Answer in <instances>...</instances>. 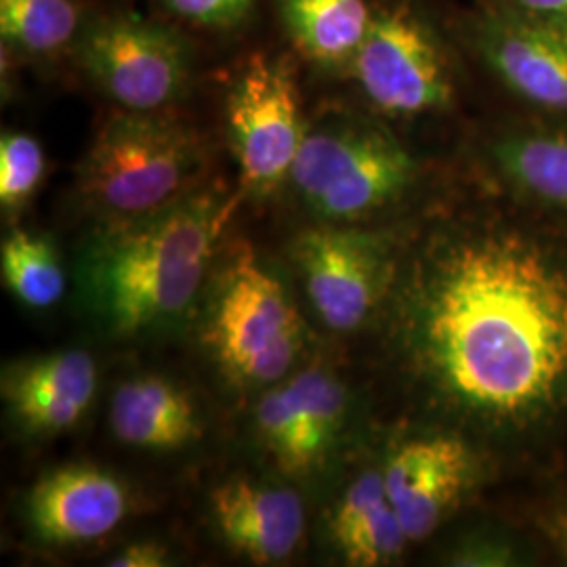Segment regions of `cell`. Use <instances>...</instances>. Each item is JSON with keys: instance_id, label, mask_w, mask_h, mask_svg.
I'll return each mask as SVG.
<instances>
[{"instance_id": "1", "label": "cell", "mask_w": 567, "mask_h": 567, "mask_svg": "<svg viewBox=\"0 0 567 567\" xmlns=\"http://www.w3.org/2000/svg\"><path fill=\"white\" fill-rule=\"evenodd\" d=\"M431 389L473 423L527 433L567 408V250L517 225L437 238L405 288Z\"/></svg>"}, {"instance_id": "2", "label": "cell", "mask_w": 567, "mask_h": 567, "mask_svg": "<svg viewBox=\"0 0 567 567\" xmlns=\"http://www.w3.org/2000/svg\"><path fill=\"white\" fill-rule=\"evenodd\" d=\"M217 231L219 203L206 192H189L105 231L86 267L103 322L126 337L182 313L203 284Z\"/></svg>"}, {"instance_id": "3", "label": "cell", "mask_w": 567, "mask_h": 567, "mask_svg": "<svg viewBox=\"0 0 567 567\" xmlns=\"http://www.w3.org/2000/svg\"><path fill=\"white\" fill-rule=\"evenodd\" d=\"M204 143L185 122L161 112L112 116L79 168L84 198L131 219L182 198L203 173Z\"/></svg>"}, {"instance_id": "4", "label": "cell", "mask_w": 567, "mask_h": 567, "mask_svg": "<svg viewBox=\"0 0 567 567\" xmlns=\"http://www.w3.org/2000/svg\"><path fill=\"white\" fill-rule=\"evenodd\" d=\"M416 163L377 122L330 116L305 131L288 179L326 221H360L412 187Z\"/></svg>"}, {"instance_id": "5", "label": "cell", "mask_w": 567, "mask_h": 567, "mask_svg": "<svg viewBox=\"0 0 567 567\" xmlns=\"http://www.w3.org/2000/svg\"><path fill=\"white\" fill-rule=\"evenodd\" d=\"M72 55L112 102L161 112L185 93L194 53L177 28L116 11L84 20Z\"/></svg>"}, {"instance_id": "6", "label": "cell", "mask_w": 567, "mask_h": 567, "mask_svg": "<svg viewBox=\"0 0 567 567\" xmlns=\"http://www.w3.org/2000/svg\"><path fill=\"white\" fill-rule=\"evenodd\" d=\"M301 318L282 284L244 248L231 265L206 341L217 362L240 385L280 381L301 349Z\"/></svg>"}, {"instance_id": "7", "label": "cell", "mask_w": 567, "mask_h": 567, "mask_svg": "<svg viewBox=\"0 0 567 567\" xmlns=\"http://www.w3.org/2000/svg\"><path fill=\"white\" fill-rule=\"evenodd\" d=\"M227 128L248 189L264 194L288 179L307 128L297 82L284 61L248 60L227 95Z\"/></svg>"}, {"instance_id": "8", "label": "cell", "mask_w": 567, "mask_h": 567, "mask_svg": "<svg viewBox=\"0 0 567 567\" xmlns=\"http://www.w3.org/2000/svg\"><path fill=\"white\" fill-rule=\"evenodd\" d=\"M349 72L385 114L414 116L452 102V82L437 42L405 11L372 16Z\"/></svg>"}, {"instance_id": "9", "label": "cell", "mask_w": 567, "mask_h": 567, "mask_svg": "<svg viewBox=\"0 0 567 567\" xmlns=\"http://www.w3.org/2000/svg\"><path fill=\"white\" fill-rule=\"evenodd\" d=\"M292 259L328 328L349 332L364 324L385 286V252L379 238L358 229L318 227L295 240Z\"/></svg>"}, {"instance_id": "10", "label": "cell", "mask_w": 567, "mask_h": 567, "mask_svg": "<svg viewBox=\"0 0 567 567\" xmlns=\"http://www.w3.org/2000/svg\"><path fill=\"white\" fill-rule=\"evenodd\" d=\"M489 70L532 105L567 112V21L524 9L492 11L475 32Z\"/></svg>"}, {"instance_id": "11", "label": "cell", "mask_w": 567, "mask_h": 567, "mask_svg": "<svg viewBox=\"0 0 567 567\" xmlns=\"http://www.w3.org/2000/svg\"><path fill=\"white\" fill-rule=\"evenodd\" d=\"M475 475L463 440L431 435L405 442L383 468L386 494L410 543L425 540L461 503Z\"/></svg>"}, {"instance_id": "12", "label": "cell", "mask_w": 567, "mask_h": 567, "mask_svg": "<svg viewBox=\"0 0 567 567\" xmlns=\"http://www.w3.org/2000/svg\"><path fill=\"white\" fill-rule=\"evenodd\" d=\"M343 414V386L324 370L309 368L265 395L257 429L278 466L303 475L324 458Z\"/></svg>"}, {"instance_id": "13", "label": "cell", "mask_w": 567, "mask_h": 567, "mask_svg": "<svg viewBox=\"0 0 567 567\" xmlns=\"http://www.w3.org/2000/svg\"><path fill=\"white\" fill-rule=\"evenodd\" d=\"M128 513L121 482L97 466L72 465L47 473L28 498L37 534L55 545H82L116 529Z\"/></svg>"}, {"instance_id": "14", "label": "cell", "mask_w": 567, "mask_h": 567, "mask_svg": "<svg viewBox=\"0 0 567 567\" xmlns=\"http://www.w3.org/2000/svg\"><path fill=\"white\" fill-rule=\"evenodd\" d=\"M97 389V365L86 351H58L11 365L2 398L28 433L55 435L76 425Z\"/></svg>"}, {"instance_id": "15", "label": "cell", "mask_w": 567, "mask_h": 567, "mask_svg": "<svg viewBox=\"0 0 567 567\" xmlns=\"http://www.w3.org/2000/svg\"><path fill=\"white\" fill-rule=\"evenodd\" d=\"M225 543L255 564H278L303 538V503L286 487L229 480L210 496Z\"/></svg>"}, {"instance_id": "16", "label": "cell", "mask_w": 567, "mask_h": 567, "mask_svg": "<svg viewBox=\"0 0 567 567\" xmlns=\"http://www.w3.org/2000/svg\"><path fill=\"white\" fill-rule=\"evenodd\" d=\"M330 534L351 566H385L404 553L410 540L389 501L383 471H365L347 487L332 511Z\"/></svg>"}, {"instance_id": "17", "label": "cell", "mask_w": 567, "mask_h": 567, "mask_svg": "<svg viewBox=\"0 0 567 567\" xmlns=\"http://www.w3.org/2000/svg\"><path fill=\"white\" fill-rule=\"evenodd\" d=\"M110 425L122 444L145 450H175L200 435L187 393L158 377L121 385L112 400Z\"/></svg>"}, {"instance_id": "18", "label": "cell", "mask_w": 567, "mask_h": 567, "mask_svg": "<svg viewBox=\"0 0 567 567\" xmlns=\"http://www.w3.org/2000/svg\"><path fill=\"white\" fill-rule=\"evenodd\" d=\"M286 32L322 68H349L372 13L364 0H276Z\"/></svg>"}, {"instance_id": "19", "label": "cell", "mask_w": 567, "mask_h": 567, "mask_svg": "<svg viewBox=\"0 0 567 567\" xmlns=\"http://www.w3.org/2000/svg\"><path fill=\"white\" fill-rule=\"evenodd\" d=\"M494 158L529 198L567 210V131L513 135L494 147Z\"/></svg>"}, {"instance_id": "20", "label": "cell", "mask_w": 567, "mask_h": 567, "mask_svg": "<svg viewBox=\"0 0 567 567\" xmlns=\"http://www.w3.org/2000/svg\"><path fill=\"white\" fill-rule=\"evenodd\" d=\"M79 0H0L2 42L30 58H53L72 51L81 34Z\"/></svg>"}, {"instance_id": "21", "label": "cell", "mask_w": 567, "mask_h": 567, "mask_svg": "<svg viewBox=\"0 0 567 567\" xmlns=\"http://www.w3.org/2000/svg\"><path fill=\"white\" fill-rule=\"evenodd\" d=\"M2 276L21 303L39 309L58 303L65 288L51 243L21 229L2 244Z\"/></svg>"}, {"instance_id": "22", "label": "cell", "mask_w": 567, "mask_h": 567, "mask_svg": "<svg viewBox=\"0 0 567 567\" xmlns=\"http://www.w3.org/2000/svg\"><path fill=\"white\" fill-rule=\"evenodd\" d=\"M44 177L41 143L25 133H4L0 140V203L18 208L28 203Z\"/></svg>"}, {"instance_id": "23", "label": "cell", "mask_w": 567, "mask_h": 567, "mask_svg": "<svg viewBox=\"0 0 567 567\" xmlns=\"http://www.w3.org/2000/svg\"><path fill=\"white\" fill-rule=\"evenodd\" d=\"M255 0H163L164 7L182 20L204 28H236L252 11Z\"/></svg>"}, {"instance_id": "24", "label": "cell", "mask_w": 567, "mask_h": 567, "mask_svg": "<svg viewBox=\"0 0 567 567\" xmlns=\"http://www.w3.org/2000/svg\"><path fill=\"white\" fill-rule=\"evenodd\" d=\"M458 566H515L517 553L508 547L507 543L482 538L475 543H468L454 555V561Z\"/></svg>"}, {"instance_id": "25", "label": "cell", "mask_w": 567, "mask_h": 567, "mask_svg": "<svg viewBox=\"0 0 567 567\" xmlns=\"http://www.w3.org/2000/svg\"><path fill=\"white\" fill-rule=\"evenodd\" d=\"M166 564L168 553L156 543H135L112 559L114 567H163Z\"/></svg>"}, {"instance_id": "26", "label": "cell", "mask_w": 567, "mask_h": 567, "mask_svg": "<svg viewBox=\"0 0 567 567\" xmlns=\"http://www.w3.org/2000/svg\"><path fill=\"white\" fill-rule=\"evenodd\" d=\"M543 527L547 532L548 540L561 553V557L567 559V503L553 508L547 519L543 522Z\"/></svg>"}, {"instance_id": "27", "label": "cell", "mask_w": 567, "mask_h": 567, "mask_svg": "<svg viewBox=\"0 0 567 567\" xmlns=\"http://www.w3.org/2000/svg\"><path fill=\"white\" fill-rule=\"evenodd\" d=\"M515 4L534 16L567 21V0H515Z\"/></svg>"}]
</instances>
